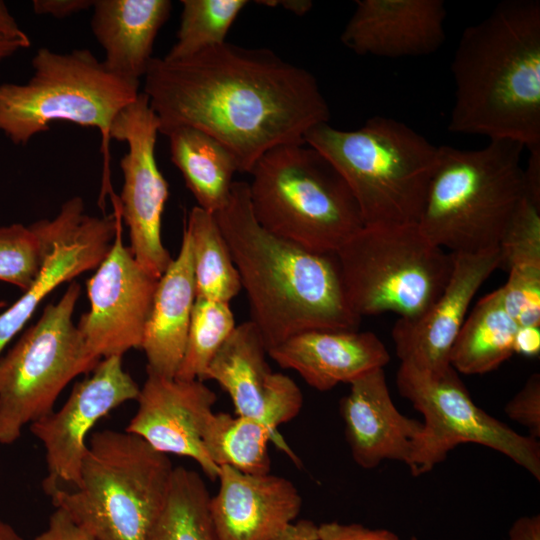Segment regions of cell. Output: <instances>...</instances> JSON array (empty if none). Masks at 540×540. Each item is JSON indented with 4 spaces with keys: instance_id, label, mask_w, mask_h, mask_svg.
I'll return each instance as SVG.
<instances>
[{
    "instance_id": "cell-11",
    "label": "cell",
    "mask_w": 540,
    "mask_h": 540,
    "mask_svg": "<svg viewBox=\"0 0 540 540\" xmlns=\"http://www.w3.org/2000/svg\"><path fill=\"white\" fill-rule=\"evenodd\" d=\"M399 393L424 417L425 439L415 476L441 463L461 443H476L506 455L540 480V444L478 407L458 372L450 366L441 373L400 363Z\"/></svg>"
},
{
    "instance_id": "cell-37",
    "label": "cell",
    "mask_w": 540,
    "mask_h": 540,
    "mask_svg": "<svg viewBox=\"0 0 540 540\" xmlns=\"http://www.w3.org/2000/svg\"><path fill=\"white\" fill-rule=\"evenodd\" d=\"M33 540H95L85 529L77 525L69 515L56 508L51 514L47 528Z\"/></svg>"
},
{
    "instance_id": "cell-44",
    "label": "cell",
    "mask_w": 540,
    "mask_h": 540,
    "mask_svg": "<svg viewBox=\"0 0 540 540\" xmlns=\"http://www.w3.org/2000/svg\"><path fill=\"white\" fill-rule=\"evenodd\" d=\"M30 44V41L16 39L0 32V61L10 57L21 49L29 47Z\"/></svg>"
},
{
    "instance_id": "cell-12",
    "label": "cell",
    "mask_w": 540,
    "mask_h": 540,
    "mask_svg": "<svg viewBox=\"0 0 540 540\" xmlns=\"http://www.w3.org/2000/svg\"><path fill=\"white\" fill-rule=\"evenodd\" d=\"M158 134L159 121L143 92L117 115L110 130V139L128 147L120 161L123 186L116 203L129 229V248L137 263L155 279L172 261L161 238L169 189L156 161Z\"/></svg>"
},
{
    "instance_id": "cell-41",
    "label": "cell",
    "mask_w": 540,
    "mask_h": 540,
    "mask_svg": "<svg viewBox=\"0 0 540 540\" xmlns=\"http://www.w3.org/2000/svg\"><path fill=\"white\" fill-rule=\"evenodd\" d=\"M505 540H540V516H522L511 525Z\"/></svg>"
},
{
    "instance_id": "cell-15",
    "label": "cell",
    "mask_w": 540,
    "mask_h": 540,
    "mask_svg": "<svg viewBox=\"0 0 540 540\" xmlns=\"http://www.w3.org/2000/svg\"><path fill=\"white\" fill-rule=\"evenodd\" d=\"M140 388L123 368L121 356L101 359L90 377L77 382L63 406L30 424L32 434L43 444L47 495L59 488L72 489L80 482L88 433L94 425L121 404L136 400Z\"/></svg>"
},
{
    "instance_id": "cell-14",
    "label": "cell",
    "mask_w": 540,
    "mask_h": 540,
    "mask_svg": "<svg viewBox=\"0 0 540 540\" xmlns=\"http://www.w3.org/2000/svg\"><path fill=\"white\" fill-rule=\"evenodd\" d=\"M122 236L121 222L108 254L86 282L90 307L77 325L98 360L141 349L158 282L137 263Z\"/></svg>"
},
{
    "instance_id": "cell-19",
    "label": "cell",
    "mask_w": 540,
    "mask_h": 540,
    "mask_svg": "<svg viewBox=\"0 0 540 540\" xmlns=\"http://www.w3.org/2000/svg\"><path fill=\"white\" fill-rule=\"evenodd\" d=\"M346 441L355 463L364 469L384 460L405 463L415 476L424 446V423L398 411L390 396L384 368L350 383L340 401Z\"/></svg>"
},
{
    "instance_id": "cell-43",
    "label": "cell",
    "mask_w": 540,
    "mask_h": 540,
    "mask_svg": "<svg viewBox=\"0 0 540 540\" xmlns=\"http://www.w3.org/2000/svg\"><path fill=\"white\" fill-rule=\"evenodd\" d=\"M0 32L16 39L30 41L3 1H0Z\"/></svg>"
},
{
    "instance_id": "cell-7",
    "label": "cell",
    "mask_w": 540,
    "mask_h": 540,
    "mask_svg": "<svg viewBox=\"0 0 540 540\" xmlns=\"http://www.w3.org/2000/svg\"><path fill=\"white\" fill-rule=\"evenodd\" d=\"M249 200L268 232L316 253H336L364 227L343 177L307 143L266 152L250 173Z\"/></svg>"
},
{
    "instance_id": "cell-16",
    "label": "cell",
    "mask_w": 540,
    "mask_h": 540,
    "mask_svg": "<svg viewBox=\"0 0 540 540\" xmlns=\"http://www.w3.org/2000/svg\"><path fill=\"white\" fill-rule=\"evenodd\" d=\"M453 254L450 278L438 298L419 317L398 318L391 333L401 363L432 373H441L451 366L450 352L472 299L499 269L498 247Z\"/></svg>"
},
{
    "instance_id": "cell-5",
    "label": "cell",
    "mask_w": 540,
    "mask_h": 540,
    "mask_svg": "<svg viewBox=\"0 0 540 540\" xmlns=\"http://www.w3.org/2000/svg\"><path fill=\"white\" fill-rule=\"evenodd\" d=\"M525 148L495 139L480 149L439 146L438 163L418 222L426 238L452 253L498 247L525 196Z\"/></svg>"
},
{
    "instance_id": "cell-20",
    "label": "cell",
    "mask_w": 540,
    "mask_h": 540,
    "mask_svg": "<svg viewBox=\"0 0 540 540\" xmlns=\"http://www.w3.org/2000/svg\"><path fill=\"white\" fill-rule=\"evenodd\" d=\"M345 25L342 44L357 55L386 58L424 56L445 40L442 0H358Z\"/></svg>"
},
{
    "instance_id": "cell-26",
    "label": "cell",
    "mask_w": 540,
    "mask_h": 540,
    "mask_svg": "<svg viewBox=\"0 0 540 540\" xmlns=\"http://www.w3.org/2000/svg\"><path fill=\"white\" fill-rule=\"evenodd\" d=\"M517 322L506 310L500 290L482 297L466 317L450 352V365L466 375L497 369L513 353Z\"/></svg>"
},
{
    "instance_id": "cell-35",
    "label": "cell",
    "mask_w": 540,
    "mask_h": 540,
    "mask_svg": "<svg viewBox=\"0 0 540 540\" xmlns=\"http://www.w3.org/2000/svg\"><path fill=\"white\" fill-rule=\"evenodd\" d=\"M507 416L526 427L530 436L540 437V375L532 374L504 407Z\"/></svg>"
},
{
    "instance_id": "cell-33",
    "label": "cell",
    "mask_w": 540,
    "mask_h": 540,
    "mask_svg": "<svg viewBox=\"0 0 540 540\" xmlns=\"http://www.w3.org/2000/svg\"><path fill=\"white\" fill-rule=\"evenodd\" d=\"M499 268L540 269V205L524 196L498 245Z\"/></svg>"
},
{
    "instance_id": "cell-2",
    "label": "cell",
    "mask_w": 540,
    "mask_h": 540,
    "mask_svg": "<svg viewBox=\"0 0 540 540\" xmlns=\"http://www.w3.org/2000/svg\"><path fill=\"white\" fill-rule=\"evenodd\" d=\"M214 215L268 351L306 331L358 329L335 253L312 252L265 230L252 213L248 182L235 181Z\"/></svg>"
},
{
    "instance_id": "cell-8",
    "label": "cell",
    "mask_w": 540,
    "mask_h": 540,
    "mask_svg": "<svg viewBox=\"0 0 540 540\" xmlns=\"http://www.w3.org/2000/svg\"><path fill=\"white\" fill-rule=\"evenodd\" d=\"M32 68L26 83L0 84V132L17 145L48 131L55 121L97 128L108 142L115 118L140 93L88 49L40 48Z\"/></svg>"
},
{
    "instance_id": "cell-38",
    "label": "cell",
    "mask_w": 540,
    "mask_h": 540,
    "mask_svg": "<svg viewBox=\"0 0 540 540\" xmlns=\"http://www.w3.org/2000/svg\"><path fill=\"white\" fill-rule=\"evenodd\" d=\"M95 0H34L35 14L63 19L93 7Z\"/></svg>"
},
{
    "instance_id": "cell-39",
    "label": "cell",
    "mask_w": 540,
    "mask_h": 540,
    "mask_svg": "<svg viewBox=\"0 0 540 540\" xmlns=\"http://www.w3.org/2000/svg\"><path fill=\"white\" fill-rule=\"evenodd\" d=\"M524 170L525 196L540 205V146L529 149Z\"/></svg>"
},
{
    "instance_id": "cell-34",
    "label": "cell",
    "mask_w": 540,
    "mask_h": 540,
    "mask_svg": "<svg viewBox=\"0 0 540 540\" xmlns=\"http://www.w3.org/2000/svg\"><path fill=\"white\" fill-rule=\"evenodd\" d=\"M499 288L503 304L518 326H540V273L508 272Z\"/></svg>"
},
{
    "instance_id": "cell-46",
    "label": "cell",
    "mask_w": 540,
    "mask_h": 540,
    "mask_svg": "<svg viewBox=\"0 0 540 540\" xmlns=\"http://www.w3.org/2000/svg\"><path fill=\"white\" fill-rule=\"evenodd\" d=\"M0 540H24L8 523L0 520Z\"/></svg>"
},
{
    "instance_id": "cell-42",
    "label": "cell",
    "mask_w": 540,
    "mask_h": 540,
    "mask_svg": "<svg viewBox=\"0 0 540 540\" xmlns=\"http://www.w3.org/2000/svg\"><path fill=\"white\" fill-rule=\"evenodd\" d=\"M318 525L308 519L295 521L272 540H317Z\"/></svg>"
},
{
    "instance_id": "cell-3",
    "label": "cell",
    "mask_w": 540,
    "mask_h": 540,
    "mask_svg": "<svg viewBox=\"0 0 540 540\" xmlns=\"http://www.w3.org/2000/svg\"><path fill=\"white\" fill-rule=\"evenodd\" d=\"M451 133L540 146V2L505 0L463 31L451 61Z\"/></svg>"
},
{
    "instance_id": "cell-45",
    "label": "cell",
    "mask_w": 540,
    "mask_h": 540,
    "mask_svg": "<svg viewBox=\"0 0 540 540\" xmlns=\"http://www.w3.org/2000/svg\"><path fill=\"white\" fill-rule=\"evenodd\" d=\"M257 3L268 6L281 5L285 9L298 15L307 13L312 7V2L308 0L258 1Z\"/></svg>"
},
{
    "instance_id": "cell-25",
    "label": "cell",
    "mask_w": 540,
    "mask_h": 540,
    "mask_svg": "<svg viewBox=\"0 0 540 540\" xmlns=\"http://www.w3.org/2000/svg\"><path fill=\"white\" fill-rule=\"evenodd\" d=\"M170 155L198 207L215 214L227 203L234 174L239 172L232 153L207 133L190 126L168 130Z\"/></svg>"
},
{
    "instance_id": "cell-18",
    "label": "cell",
    "mask_w": 540,
    "mask_h": 540,
    "mask_svg": "<svg viewBox=\"0 0 540 540\" xmlns=\"http://www.w3.org/2000/svg\"><path fill=\"white\" fill-rule=\"evenodd\" d=\"M217 396L204 381L168 378L147 371L138 408L125 431L154 450L193 459L211 480L220 467L207 456L202 431Z\"/></svg>"
},
{
    "instance_id": "cell-27",
    "label": "cell",
    "mask_w": 540,
    "mask_h": 540,
    "mask_svg": "<svg viewBox=\"0 0 540 540\" xmlns=\"http://www.w3.org/2000/svg\"><path fill=\"white\" fill-rule=\"evenodd\" d=\"M269 441L299 464L283 438L254 418L212 412L202 431L204 450L215 465L230 466L246 474L270 473Z\"/></svg>"
},
{
    "instance_id": "cell-23",
    "label": "cell",
    "mask_w": 540,
    "mask_h": 540,
    "mask_svg": "<svg viewBox=\"0 0 540 540\" xmlns=\"http://www.w3.org/2000/svg\"><path fill=\"white\" fill-rule=\"evenodd\" d=\"M91 30L104 50V67L139 87L154 41L168 20L169 0H95Z\"/></svg>"
},
{
    "instance_id": "cell-17",
    "label": "cell",
    "mask_w": 540,
    "mask_h": 540,
    "mask_svg": "<svg viewBox=\"0 0 540 540\" xmlns=\"http://www.w3.org/2000/svg\"><path fill=\"white\" fill-rule=\"evenodd\" d=\"M268 350L249 320L236 325L211 360L205 380H214L230 396L236 415L254 418L274 434L295 418L303 405L299 386L287 375L272 372Z\"/></svg>"
},
{
    "instance_id": "cell-9",
    "label": "cell",
    "mask_w": 540,
    "mask_h": 540,
    "mask_svg": "<svg viewBox=\"0 0 540 540\" xmlns=\"http://www.w3.org/2000/svg\"><path fill=\"white\" fill-rule=\"evenodd\" d=\"M335 255L346 300L360 318L419 317L443 291L454 260L418 224L364 226Z\"/></svg>"
},
{
    "instance_id": "cell-21",
    "label": "cell",
    "mask_w": 540,
    "mask_h": 540,
    "mask_svg": "<svg viewBox=\"0 0 540 540\" xmlns=\"http://www.w3.org/2000/svg\"><path fill=\"white\" fill-rule=\"evenodd\" d=\"M210 515L219 540H272L293 524L302 497L287 478L220 466Z\"/></svg>"
},
{
    "instance_id": "cell-6",
    "label": "cell",
    "mask_w": 540,
    "mask_h": 540,
    "mask_svg": "<svg viewBox=\"0 0 540 540\" xmlns=\"http://www.w3.org/2000/svg\"><path fill=\"white\" fill-rule=\"evenodd\" d=\"M173 469L140 437L105 429L88 437L78 486L48 496L95 540H148Z\"/></svg>"
},
{
    "instance_id": "cell-10",
    "label": "cell",
    "mask_w": 540,
    "mask_h": 540,
    "mask_svg": "<svg viewBox=\"0 0 540 540\" xmlns=\"http://www.w3.org/2000/svg\"><path fill=\"white\" fill-rule=\"evenodd\" d=\"M80 293L81 286L71 282L0 357V444L16 442L25 426L53 411L71 380L100 362L73 322Z\"/></svg>"
},
{
    "instance_id": "cell-31",
    "label": "cell",
    "mask_w": 540,
    "mask_h": 540,
    "mask_svg": "<svg viewBox=\"0 0 540 540\" xmlns=\"http://www.w3.org/2000/svg\"><path fill=\"white\" fill-rule=\"evenodd\" d=\"M235 327L229 302L196 298L183 358L175 378L204 381L211 360Z\"/></svg>"
},
{
    "instance_id": "cell-28",
    "label": "cell",
    "mask_w": 540,
    "mask_h": 540,
    "mask_svg": "<svg viewBox=\"0 0 540 540\" xmlns=\"http://www.w3.org/2000/svg\"><path fill=\"white\" fill-rule=\"evenodd\" d=\"M184 228L191 239L196 298L230 303L242 285L215 215L194 206Z\"/></svg>"
},
{
    "instance_id": "cell-40",
    "label": "cell",
    "mask_w": 540,
    "mask_h": 540,
    "mask_svg": "<svg viewBox=\"0 0 540 540\" xmlns=\"http://www.w3.org/2000/svg\"><path fill=\"white\" fill-rule=\"evenodd\" d=\"M514 353L535 357L540 352V326H519L513 344Z\"/></svg>"
},
{
    "instance_id": "cell-4",
    "label": "cell",
    "mask_w": 540,
    "mask_h": 540,
    "mask_svg": "<svg viewBox=\"0 0 540 540\" xmlns=\"http://www.w3.org/2000/svg\"><path fill=\"white\" fill-rule=\"evenodd\" d=\"M304 142L343 177L364 226L418 224L439 146L405 123L379 115L350 131L317 125Z\"/></svg>"
},
{
    "instance_id": "cell-1",
    "label": "cell",
    "mask_w": 540,
    "mask_h": 540,
    "mask_svg": "<svg viewBox=\"0 0 540 540\" xmlns=\"http://www.w3.org/2000/svg\"><path fill=\"white\" fill-rule=\"evenodd\" d=\"M159 121V133L178 126L199 129L250 173L269 150L303 143L328 123L330 108L314 75L270 49L228 42L186 59L153 57L142 91Z\"/></svg>"
},
{
    "instance_id": "cell-22",
    "label": "cell",
    "mask_w": 540,
    "mask_h": 540,
    "mask_svg": "<svg viewBox=\"0 0 540 540\" xmlns=\"http://www.w3.org/2000/svg\"><path fill=\"white\" fill-rule=\"evenodd\" d=\"M281 368L296 371L318 391L351 383L390 360L383 342L372 332L311 330L296 334L268 351Z\"/></svg>"
},
{
    "instance_id": "cell-36",
    "label": "cell",
    "mask_w": 540,
    "mask_h": 540,
    "mask_svg": "<svg viewBox=\"0 0 540 540\" xmlns=\"http://www.w3.org/2000/svg\"><path fill=\"white\" fill-rule=\"evenodd\" d=\"M317 540H401L394 532L358 523L324 522L318 525Z\"/></svg>"
},
{
    "instance_id": "cell-29",
    "label": "cell",
    "mask_w": 540,
    "mask_h": 540,
    "mask_svg": "<svg viewBox=\"0 0 540 540\" xmlns=\"http://www.w3.org/2000/svg\"><path fill=\"white\" fill-rule=\"evenodd\" d=\"M210 498L199 473L174 467L163 508L148 540H219L210 515Z\"/></svg>"
},
{
    "instance_id": "cell-32",
    "label": "cell",
    "mask_w": 540,
    "mask_h": 540,
    "mask_svg": "<svg viewBox=\"0 0 540 540\" xmlns=\"http://www.w3.org/2000/svg\"><path fill=\"white\" fill-rule=\"evenodd\" d=\"M46 246L32 227L14 223L0 227V281L26 291L37 276Z\"/></svg>"
},
{
    "instance_id": "cell-47",
    "label": "cell",
    "mask_w": 540,
    "mask_h": 540,
    "mask_svg": "<svg viewBox=\"0 0 540 540\" xmlns=\"http://www.w3.org/2000/svg\"><path fill=\"white\" fill-rule=\"evenodd\" d=\"M7 303L4 300H0V310L5 308Z\"/></svg>"
},
{
    "instance_id": "cell-24",
    "label": "cell",
    "mask_w": 540,
    "mask_h": 540,
    "mask_svg": "<svg viewBox=\"0 0 540 540\" xmlns=\"http://www.w3.org/2000/svg\"><path fill=\"white\" fill-rule=\"evenodd\" d=\"M196 300L191 239L184 228L176 258L158 279L141 349L146 370L174 378L183 358Z\"/></svg>"
},
{
    "instance_id": "cell-13",
    "label": "cell",
    "mask_w": 540,
    "mask_h": 540,
    "mask_svg": "<svg viewBox=\"0 0 540 540\" xmlns=\"http://www.w3.org/2000/svg\"><path fill=\"white\" fill-rule=\"evenodd\" d=\"M114 213L102 217L86 212L79 196L64 202L52 219L30 226L46 246L41 268L31 286L0 314V357L7 344L58 286L96 269L108 254L122 218L113 198Z\"/></svg>"
},
{
    "instance_id": "cell-30",
    "label": "cell",
    "mask_w": 540,
    "mask_h": 540,
    "mask_svg": "<svg viewBox=\"0 0 540 540\" xmlns=\"http://www.w3.org/2000/svg\"><path fill=\"white\" fill-rule=\"evenodd\" d=\"M176 41L163 57L176 61L226 42V36L237 16L248 4L246 0H182Z\"/></svg>"
}]
</instances>
